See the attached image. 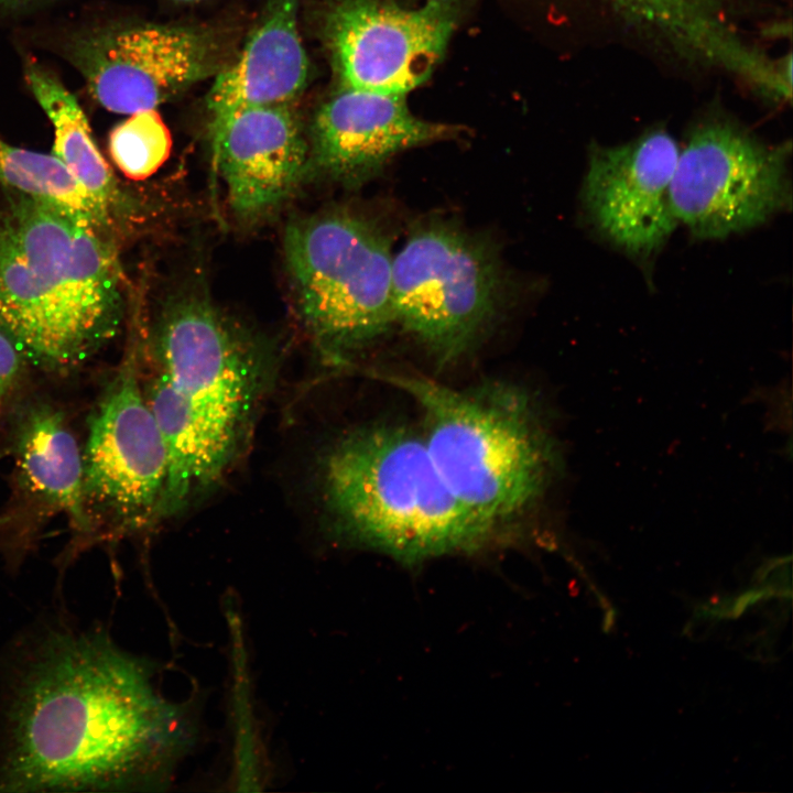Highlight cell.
<instances>
[{
	"instance_id": "6da1fadb",
	"label": "cell",
	"mask_w": 793,
	"mask_h": 793,
	"mask_svg": "<svg viewBox=\"0 0 793 793\" xmlns=\"http://www.w3.org/2000/svg\"><path fill=\"white\" fill-rule=\"evenodd\" d=\"M0 707V791H157L193 747L194 715L148 661L97 628L24 640Z\"/></svg>"
},
{
	"instance_id": "7a4b0ae2",
	"label": "cell",
	"mask_w": 793,
	"mask_h": 793,
	"mask_svg": "<svg viewBox=\"0 0 793 793\" xmlns=\"http://www.w3.org/2000/svg\"><path fill=\"white\" fill-rule=\"evenodd\" d=\"M146 350L151 371L141 373L142 390L169 457L163 520L184 511L235 466L275 366L264 340L224 312L203 285L167 295Z\"/></svg>"
},
{
	"instance_id": "3957f363",
	"label": "cell",
	"mask_w": 793,
	"mask_h": 793,
	"mask_svg": "<svg viewBox=\"0 0 793 793\" xmlns=\"http://www.w3.org/2000/svg\"><path fill=\"white\" fill-rule=\"evenodd\" d=\"M17 194L0 214V326L39 366L70 370L119 327V263L105 229Z\"/></svg>"
},
{
	"instance_id": "277c9868",
	"label": "cell",
	"mask_w": 793,
	"mask_h": 793,
	"mask_svg": "<svg viewBox=\"0 0 793 793\" xmlns=\"http://www.w3.org/2000/svg\"><path fill=\"white\" fill-rule=\"evenodd\" d=\"M319 476L339 534L408 565L478 551L497 532L447 487L423 435L403 425L344 434L323 456Z\"/></svg>"
},
{
	"instance_id": "5b68a950",
	"label": "cell",
	"mask_w": 793,
	"mask_h": 793,
	"mask_svg": "<svg viewBox=\"0 0 793 793\" xmlns=\"http://www.w3.org/2000/svg\"><path fill=\"white\" fill-rule=\"evenodd\" d=\"M380 377L417 402L436 469L482 522L497 531L540 502L556 456L525 391L503 382L456 389L419 376Z\"/></svg>"
},
{
	"instance_id": "8992f818",
	"label": "cell",
	"mask_w": 793,
	"mask_h": 793,
	"mask_svg": "<svg viewBox=\"0 0 793 793\" xmlns=\"http://www.w3.org/2000/svg\"><path fill=\"white\" fill-rule=\"evenodd\" d=\"M300 321L317 351L349 360L395 325L391 238L346 207L292 220L283 238Z\"/></svg>"
},
{
	"instance_id": "52a82bcc",
	"label": "cell",
	"mask_w": 793,
	"mask_h": 793,
	"mask_svg": "<svg viewBox=\"0 0 793 793\" xmlns=\"http://www.w3.org/2000/svg\"><path fill=\"white\" fill-rule=\"evenodd\" d=\"M506 297L507 276L495 246L449 222L417 226L393 256L395 325L441 365L476 347L500 317Z\"/></svg>"
},
{
	"instance_id": "ba28073f",
	"label": "cell",
	"mask_w": 793,
	"mask_h": 793,
	"mask_svg": "<svg viewBox=\"0 0 793 793\" xmlns=\"http://www.w3.org/2000/svg\"><path fill=\"white\" fill-rule=\"evenodd\" d=\"M790 143L768 144L725 119L694 128L670 185L677 222L699 239L758 227L791 206Z\"/></svg>"
},
{
	"instance_id": "9c48e42d",
	"label": "cell",
	"mask_w": 793,
	"mask_h": 793,
	"mask_svg": "<svg viewBox=\"0 0 793 793\" xmlns=\"http://www.w3.org/2000/svg\"><path fill=\"white\" fill-rule=\"evenodd\" d=\"M227 48L226 35L210 26L133 23L79 30L63 55L101 107L132 115L214 77L229 62Z\"/></svg>"
},
{
	"instance_id": "30bf717a",
	"label": "cell",
	"mask_w": 793,
	"mask_h": 793,
	"mask_svg": "<svg viewBox=\"0 0 793 793\" xmlns=\"http://www.w3.org/2000/svg\"><path fill=\"white\" fill-rule=\"evenodd\" d=\"M465 0H333L322 35L339 86L406 96L443 61Z\"/></svg>"
},
{
	"instance_id": "8fae6325",
	"label": "cell",
	"mask_w": 793,
	"mask_h": 793,
	"mask_svg": "<svg viewBox=\"0 0 793 793\" xmlns=\"http://www.w3.org/2000/svg\"><path fill=\"white\" fill-rule=\"evenodd\" d=\"M83 461L89 511L97 508L122 533L160 521L169 457L143 394L135 345L90 416Z\"/></svg>"
},
{
	"instance_id": "7c38bea8",
	"label": "cell",
	"mask_w": 793,
	"mask_h": 793,
	"mask_svg": "<svg viewBox=\"0 0 793 793\" xmlns=\"http://www.w3.org/2000/svg\"><path fill=\"white\" fill-rule=\"evenodd\" d=\"M680 146L663 128L626 143L594 144L583 182L584 206L597 229L636 257H649L674 230L670 185Z\"/></svg>"
},
{
	"instance_id": "4fadbf2b",
	"label": "cell",
	"mask_w": 793,
	"mask_h": 793,
	"mask_svg": "<svg viewBox=\"0 0 793 793\" xmlns=\"http://www.w3.org/2000/svg\"><path fill=\"white\" fill-rule=\"evenodd\" d=\"M463 132L460 126L417 117L406 96L339 86L314 115L309 167L330 181L359 186L397 154Z\"/></svg>"
},
{
	"instance_id": "5bb4252c",
	"label": "cell",
	"mask_w": 793,
	"mask_h": 793,
	"mask_svg": "<svg viewBox=\"0 0 793 793\" xmlns=\"http://www.w3.org/2000/svg\"><path fill=\"white\" fill-rule=\"evenodd\" d=\"M291 106L250 107L209 126L213 164L240 219L272 211L309 169V145Z\"/></svg>"
},
{
	"instance_id": "9a60e30c",
	"label": "cell",
	"mask_w": 793,
	"mask_h": 793,
	"mask_svg": "<svg viewBox=\"0 0 793 793\" xmlns=\"http://www.w3.org/2000/svg\"><path fill=\"white\" fill-rule=\"evenodd\" d=\"M300 0H268L239 53L215 76L206 97L210 124L250 107L292 104L309 63L298 31Z\"/></svg>"
},
{
	"instance_id": "2e32d148",
	"label": "cell",
	"mask_w": 793,
	"mask_h": 793,
	"mask_svg": "<svg viewBox=\"0 0 793 793\" xmlns=\"http://www.w3.org/2000/svg\"><path fill=\"white\" fill-rule=\"evenodd\" d=\"M15 461L30 493L64 513L79 534L91 533L83 452L62 412L48 405L30 410L18 431Z\"/></svg>"
},
{
	"instance_id": "e0dca14e",
	"label": "cell",
	"mask_w": 793,
	"mask_h": 793,
	"mask_svg": "<svg viewBox=\"0 0 793 793\" xmlns=\"http://www.w3.org/2000/svg\"><path fill=\"white\" fill-rule=\"evenodd\" d=\"M25 79L54 128L55 155L90 196L116 220L133 207L121 192L95 143L88 120L76 98L51 72L31 62Z\"/></svg>"
},
{
	"instance_id": "ac0fdd59",
	"label": "cell",
	"mask_w": 793,
	"mask_h": 793,
	"mask_svg": "<svg viewBox=\"0 0 793 793\" xmlns=\"http://www.w3.org/2000/svg\"><path fill=\"white\" fill-rule=\"evenodd\" d=\"M626 20L659 35L681 53L720 68L731 67L743 41L716 0H599Z\"/></svg>"
},
{
	"instance_id": "d6986e66",
	"label": "cell",
	"mask_w": 793,
	"mask_h": 793,
	"mask_svg": "<svg viewBox=\"0 0 793 793\" xmlns=\"http://www.w3.org/2000/svg\"><path fill=\"white\" fill-rule=\"evenodd\" d=\"M0 182L12 192L80 214L105 230L116 224L55 155L21 149L1 138Z\"/></svg>"
},
{
	"instance_id": "ffe728a7",
	"label": "cell",
	"mask_w": 793,
	"mask_h": 793,
	"mask_svg": "<svg viewBox=\"0 0 793 793\" xmlns=\"http://www.w3.org/2000/svg\"><path fill=\"white\" fill-rule=\"evenodd\" d=\"M227 617L231 634L232 696L235 714L233 783L238 790H260L264 783L265 760L258 726L251 714L250 686L240 619L228 602Z\"/></svg>"
},
{
	"instance_id": "44dd1931",
	"label": "cell",
	"mask_w": 793,
	"mask_h": 793,
	"mask_svg": "<svg viewBox=\"0 0 793 793\" xmlns=\"http://www.w3.org/2000/svg\"><path fill=\"white\" fill-rule=\"evenodd\" d=\"M172 148L170 131L155 109L130 115L109 135V153L118 169L132 180L155 173Z\"/></svg>"
},
{
	"instance_id": "7402d4cb",
	"label": "cell",
	"mask_w": 793,
	"mask_h": 793,
	"mask_svg": "<svg viewBox=\"0 0 793 793\" xmlns=\"http://www.w3.org/2000/svg\"><path fill=\"white\" fill-rule=\"evenodd\" d=\"M25 355L14 338L0 326V410L15 390Z\"/></svg>"
},
{
	"instance_id": "603a6c76",
	"label": "cell",
	"mask_w": 793,
	"mask_h": 793,
	"mask_svg": "<svg viewBox=\"0 0 793 793\" xmlns=\"http://www.w3.org/2000/svg\"><path fill=\"white\" fill-rule=\"evenodd\" d=\"M39 0H0V11L11 12L26 8Z\"/></svg>"
},
{
	"instance_id": "cb8c5ba5",
	"label": "cell",
	"mask_w": 793,
	"mask_h": 793,
	"mask_svg": "<svg viewBox=\"0 0 793 793\" xmlns=\"http://www.w3.org/2000/svg\"><path fill=\"white\" fill-rule=\"evenodd\" d=\"M175 2H182V3H193V2H200L205 0H173Z\"/></svg>"
}]
</instances>
